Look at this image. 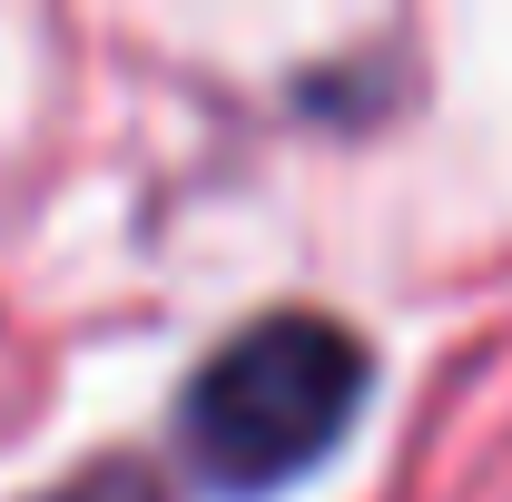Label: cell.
Wrapping results in <instances>:
<instances>
[{
    "mask_svg": "<svg viewBox=\"0 0 512 502\" xmlns=\"http://www.w3.org/2000/svg\"><path fill=\"white\" fill-rule=\"evenodd\" d=\"M365 375H375L365 335H345L316 306H276L256 325H237L188 375L178 443L217 493H276L345 443L355 404H365Z\"/></svg>",
    "mask_w": 512,
    "mask_h": 502,
    "instance_id": "cell-1",
    "label": "cell"
},
{
    "mask_svg": "<svg viewBox=\"0 0 512 502\" xmlns=\"http://www.w3.org/2000/svg\"><path fill=\"white\" fill-rule=\"evenodd\" d=\"M40 502H168V483H158L148 463H128V453H109V463H79L69 483H50Z\"/></svg>",
    "mask_w": 512,
    "mask_h": 502,
    "instance_id": "cell-2",
    "label": "cell"
}]
</instances>
